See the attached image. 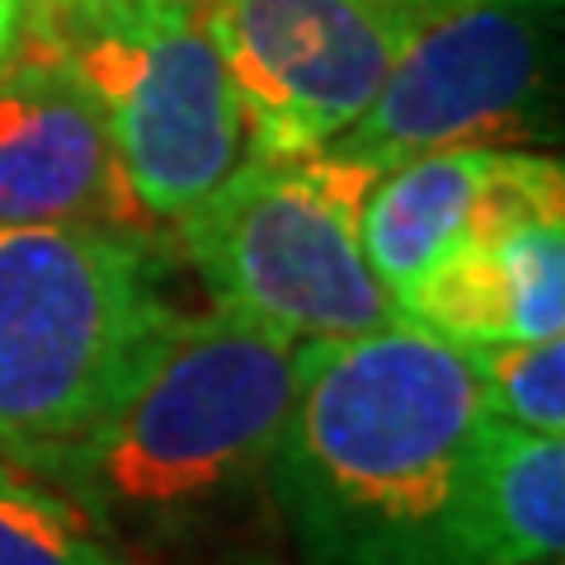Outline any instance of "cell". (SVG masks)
<instances>
[{"instance_id": "6da1fadb", "label": "cell", "mask_w": 565, "mask_h": 565, "mask_svg": "<svg viewBox=\"0 0 565 565\" xmlns=\"http://www.w3.org/2000/svg\"><path fill=\"white\" fill-rule=\"evenodd\" d=\"M486 405L457 344L392 321L311 340L269 462L302 565H471L462 490Z\"/></svg>"}, {"instance_id": "7a4b0ae2", "label": "cell", "mask_w": 565, "mask_h": 565, "mask_svg": "<svg viewBox=\"0 0 565 565\" xmlns=\"http://www.w3.org/2000/svg\"><path fill=\"white\" fill-rule=\"evenodd\" d=\"M307 344L232 307L174 311L128 392L39 481L118 546H189L269 494Z\"/></svg>"}, {"instance_id": "3957f363", "label": "cell", "mask_w": 565, "mask_h": 565, "mask_svg": "<svg viewBox=\"0 0 565 565\" xmlns=\"http://www.w3.org/2000/svg\"><path fill=\"white\" fill-rule=\"evenodd\" d=\"M156 255L114 226H0V462L43 471L170 326Z\"/></svg>"}, {"instance_id": "277c9868", "label": "cell", "mask_w": 565, "mask_h": 565, "mask_svg": "<svg viewBox=\"0 0 565 565\" xmlns=\"http://www.w3.org/2000/svg\"><path fill=\"white\" fill-rule=\"evenodd\" d=\"M373 180L330 151L250 156L174 217V236L217 307L297 340H359L401 321L363 255Z\"/></svg>"}, {"instance_id": "5b68a950", "label": "cell", "mask_w": 565, "mask_h": 565, "mask_svg": "<svg viewBox=\"0 0 565 565\" xmlns=\"http://www.w3.org/2000/svg\"><path fill=\"white\" fill-rule=\"evenodd\" d=\"M52 52H62L95 99L118 170L147 217H184L250 161L245 109L207 20L118 10Z\"/></svg>"}, {"instance_id": "8992f818", "label": "cell", "mask_w": 565, "mask_h": 565, "mask_svg": "<svg viewBox=\"0 0 565 565\" xmlns=\"http://www.w3.org/2000/svg\"><path fill=\"white\" fill-rule=\"evenodd\" d=\"M556 47V0H434L373 104L330 141L367 174L452 147H509L533 128Z\"/></svg>"}, {"instance_id": "52a82bcc", "label": "cell", "mask_w": 565, "mask_h": 565, "mask_svg": "<svg viewBox=\"0 0 565 565\" xmlns=\"http://www.w3.org/2000/svg\"><path fill=\"white\" fill-rule=\"evenodd\" d=\"M434 0H222L207 14L250 156L321 151L382 90Z\"/></svg>"}, {"instance_id": "ba28073f", "label": "cell", "mask_w": 565, "mask_h": 565, "mask_svg": "<svg viewBox=\"0 0 565 565\" xmlns=\"http://www.w3.org/2000/svg\"><path fill=\"white\" fill-rule=\"evenodd\" d=\"M141 217L76 71L62 52L24 39L0 66V226L128 232Z\"/></svg>"}, {"instance_id": "9c48e42d", "label": "cell", "mask_w": 565, "mask_h": 565, "mask_svg": "<svg viewBox=\"0 0 565 565\" xmlns=\"http://www.w3.org/2000/svg\"><path fill=\"white\" fill-rule=\"evenodd\" d=\"M401 321L457 349L565 334V212L481 226L401 297Z\"/></svg>"}, {"instance_id": "30bf717a", "label": "cell", "mask_w": 565, "mask_h": 565, "mask_svg": "<svg viewBox=\"0 0 565 565\" xmlns=\"http://www.w3.org/2000/svg\"><path fill=\"white\" fill-rule=\"evenodd\" d=\"M523 156L509 147H452L377 174L363 199V255L396 311L438 259L490 222L519 184Z\"/></svg>"}, {"instance_id": "8fae6325", "label": "cell", "mask_w": 565, "mask_h": 565, "mask_svg": "<svg viewBox=\"0 0 565 565\" xmlns=\"http://www.w3.org/2000/svg\"><path fill=\"white\" fill-rule=\"evenodd\" d=\"M471 565H533L565 552V438L481 419L462 490Z\"/></svg>"}, {"instance_id": "7c38bea8", "label": "cell", "mask_w": 565, "mask_h": 565, "mask_svg": "<svg viewBox=\"0 0 565 565\" xmlns=\"http://www.w3.org/2000/svg\"><path fill=\"white\" fill-rule=\"evenodd\" d=\"M0 565H132L57 486L0 462Z\"/></svg>"}, {"instance_id": "4fadbf2b", "label": "cell", "mask_w": 565, "mask_h": 565, "mask_svg": "<svg viewBox=\"0 0 565 565\" xmlns=\"http://www.w3.org/2000/svg\"><path fill=\"white\" fill-rule=\"evenodd\" d=\"M462 353L476 367L481 405L490 419L514 424V429H527V434L565 438V334L481 344Z\"/></svg>"}, {"instance_id": "5bb4252c", "label": "cell", "mask_w": 565, "mask_h": 565, "mask_svg": "<svg viewBox=\"0 0 565 565\" xmlns=\"http://www.w3.org/2000/svg\"><path fill=\"white\" fill-rule=\"evenodd\" d=\"M122 6H128V0H29L24 39L43 43V47H62L71 39H81L85 29L114 20Z\"/></svg>"}, {"instance_id": "9a60e30c", "label": "cell", "mask_w": 565, "mask_h": 565, "mask_svg": "<svg viewBox=\"0 0 565 565\" xmlns=\"http://www.w3.org/2000/svg\"><path fill=\"white\" fill-rule=\"evenodd\" d=\"M222 0H128L122 10L137 14H166V20H207Z\"/></svg>"}, {"instance_id": "2e32d148", "label": "cell", "mask_w": 565, "mask_h": 565, "mask_svg": "<svg viewBox=\"0 0 565 565\" xmlns=\"http://www.w3.org/2000/svg\"><path fill=\"white\" fill-rule=\"evenodd\" d=\"M24 29H29V0H0V66L20 52Z\"/></svg>"}, {"instance_id": "e0dca14e", "label": "cell", "mask_w": 565, "mask_h": 565, "mask_svg": "<svg viewBox=\"0 0 565 565\" xmlns=\"http://www.w3.org/2000/svg\"><path fill=\"white\" fill-rule=\"evenodd\" d=\"M207 565H278V561H269V556H222V561H207Z\"/></svg>"}, {"instance_id": "ac0fdd59", "label": "cell", "mask_w": 565, "mask_h": 565, "mask_svg": "<svg viewBox=\"0 0 565 565\" xmlns=\"http://www.w3.org/2000/svg\"><path fill=\"white\" fill-rule=\"evenodd\" d=\"M533 565H561V561H533Z\"/></svg>"}]
</instances>
